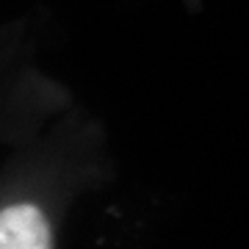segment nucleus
Masks as SVG:
<instances>
[{"instance_id":"nucleus-1","label":"nucleus","mask_w":249,"mask_h":249,"mask_svg":"<svg viewBox=\"0 0 249 249\" xmlns=\"http://www.w3.org/2000/svg\"><path fill=\"white\" fill-rule=\"evenodd\" d=\"M0 213H3L6 249H53L50 222L36 205H9Z\"/></svg>"},{"instance_id":"nucleus-2","label":"nucleus","mask_w":249,"mask_h":249,"mask_svg":"<svg viewBox=\"0 0 249 249\" xmlns=\"http://www.w3.org/2000/svg\"><path fill=\"white\" fill-rule=\"evenodd\" d=\"M0 249H6V235H3V213H0Z\"/></svg>"}]
</instances>
